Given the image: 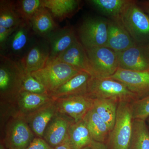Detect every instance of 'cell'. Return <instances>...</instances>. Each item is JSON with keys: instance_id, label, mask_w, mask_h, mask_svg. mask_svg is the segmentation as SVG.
Returning <instances> with one entry per match:
<instances>
[{"instance_id": "cell-10", "label": "cell", "mask_w": 149, "mask_h": 149, "mask_svg": "<svg viewBox=\"0 0 149 149\" xmlns=\"http://www.w3.org/2000/svg\"><path fill=\"white\" fill-rule=\"evenodd\" d=\"M116 54L119 68L133 71H149L147 45L136 44Z\"/></svg>"}, {"instance_id": "cell-24", "label": "cell", "mask_w": 149, "mask_h": 149, "mask_svg": "<svg viewBox=\"0 0 149 149\" xmlns=\"http://www.w3.org/2000/svg\"><path fill=\"white\" fill-rule=\"evenodd\" d=\"M83 120L91 133L93 141L104 143L110 131L106 123L92 108L86 114Z\"/></svg>"}, {"instance_id": "cell-28", "label": "cell", "mask_w": 149, "mask_h": 149, "mask_svg": "<svg viewBox=\"0 0 149 149\" xmlns=\"http://www.w3.org/2000/svg\"><path fill=\"white\" fill-rule=\"evenodd\" d=\"M23 21L15 9L14 1H0V26L14 28L17 27Z\"/></svg>"}, {"instance_id": "cell-37", "label": "cell", "mask_w": 149, "mask_h": 149, "mask_svg": "<svg viewBox=\"0 0 149 149\" xmlns=\"http://www.w3.org/2000/svg\"><path fill=\"white\" fill-rule=\"evenodd\" d=\"M82 149H93L91 146H88L85 147V148H83Z\"/></svg>"}, {"instance_id": "cell-23", "label": "cell", "mask_w": 149, "mask_h": 149, "mask_svg": "<svg viewBox=\"0 0 149 149\" xmlns=\"http://www.w3.org/2000/svg\"><path fill=\"white\" fill-rule=\"evenodd\" d=\"M93 141L84 120L73 122L70 127L66 142L72 149H82L91 146Z\"/></svg>"}, {"instance_id": "cell-18", "label": "cell", "mask_w": 149, "mask_h": 149, "mask_svg": "<svg viewBox=\"0 0 149 149\" xmlns=\"http://www.w3.org/2000/svg\"><path fill=\"white\" fill-rule=\"evenodd\" d=\"M77 40L75 31L72 26H66L56 30L47 40L50 49L49 61L58 56Z\"/></svg>"}, {"instance_id": "cell-7", "label": "cell", "mask_w": 149, "mask_h": 149, "mask_svg": "<svg viewBox=\"0 0 149 149\" xmlns=\"http://www.w3.org/2000/svg\"><path fill=\"white\" fill-rule=\"evenodd\" d=\"M80 42L85 49L105 47L108 35V20L102 17H88L78 29Z\"/></svg>"}, {"instance_id": "cell-8", "label": "cell", "mask_w": 149, "mask_h": 149, "mask_svg": "<svg viewBox=\"0 0 149 149\" xmlns=\"http://www.w3.org/2000/svg\"><path fill=\"white\" fill-rule=\"evenodd\" d=\"M85 50L94 72L93 77H109L118 69L117 54L111 49L100 47Z\"/></svg>"}, {"instance_id": "cell-3", "label": "cell", "mask_w": 149, "mask_h": 149, "mask_svg": "<svg viewBox=\"0 0 149 149\" xmlns=\"http://www.w3.org/2000/svg\"><path fill=\"white\" fill-rule=\"evenodd\" d=\"M120 19L134 42L146 45L149 41V16L138 4L130 0L120 15Z\"/></svg>"}, {"instance_id": "cell-27", "label": "cell", "mask_w": 149, "mask_h": 149, "mask_svg": "<svg viewBox=\"0 0 149 149\" xmlns=\"http://www.w3.org/2000/svg\"><path fill=\"white\" fill-rule=\"evenodd\" d=\"M128 149H149V129L146 121L134 119Z\"/></svg>"}, {"instance_id": "cell-25", "label": "cell", "mask_w": 149, "mask_h": 149, "mask_svg": "<svg viewBox=\"0 0 149 149\" xmlns=\"http://www.w3.org/2000/svg\"><path fill=\"white\" fill-rule=\"evenodd\" d=\"M119 102L112 99H95L93 108L111 132L114 127Z\"/></svg>"}, {"instance_id": "cell-31", "label": "cell", "mask_w": 149, "mask_h": 149, "mask_svg": "<svg viewBox=\"0 0 149 149\" xmlns=\"http://www.w3.org/2000/svg\"><path fill=\"white\" fill-rule=\"evenodd\" d=\"M133 118L146 121L149 117V95L131 102Z\"/></svg>"}, {"instance_id": "cell-33", "label": "cell", "mask_w": 149, "mask_h": 149, "mask_svg": "<svg viewBox=\"0 0 149 149\" xmlns=\"http://www.w3.org/2000/svg\"><path fill=\"white\" fill-rule=\"evenodd\" d=\"M27 149H54L43 138L35 137Z\"/></svg>"}, {"instance_id": "cell-36", "label": "cell", "mask_w": 149, "mask_h": 149, "mask_svg": "<svg viewBox=\"0 0 149 149\" xmlns=\"http://www.w3.org/2000/svg\"><path fill=\"white\" fill-rule=\"evenodd\" d=\"M54 149H72L70 146L69 144L67 142L58 146L54 148Z\"/></svg>"}, {"instance_id": "cell-19", "label": "cell", "mask_w": 149, "mask_h": 149, "mask_svg": "<svg viewBox=\"0 0 149 149\" xmlns=\"http://www.w3.org/2000/svg\"><path fill=\"white\" fill-rule=\"evenodd\" d=\"M33 32L31 24L22 22L9 38L5 50L8 54L5 55L19 56L28 46Z\"/></svg>"}, {"instance_id": "cell-5", "label": "cell", "mask_w": 149, "mask_h": 149, "mask_svg": "<svg viewBox=\"0 0 149 149\" xmlns=\"http://www.w3.org/2000/svg\"><path fill=\"white\" fill-rule=\"evenodd\" d=\"M81 71L64 63L51 61L43 68L31 74L52 96L62 85Z\"/></svg>"}, {"instance_id": "cell-9", "label": "cell", "mask_w": 149, "mask_h": 149, "mask_svg": "<svg viewBox=\"0 0 149 149\" xmlns=\"http://www.w3.org/2000/svg\"><path fill=\"white\" fill-rule=\"evenodd\" d=\"M94 99L88 94H85L58 98L55 99V101L58 114L77 122L83 120L93 108Z\"/></svg>"}, {"instance_id": "cell-2", "label": "cell", "mask_w": 149, "mask_h": 149, "mask_svg": "<svg viewBox=\"0 0 149 149\" xmlns=\"http://www.w3.org/2000/svg\"><path fill=\"white\" fill-rule=\"evenodd\" d=\"M24 72L19 60L1 54V104L11 103L20 92Z\"/></svg>"}, {"instance_id": "cell-14", "label": "cell", "mask_w": 149, "mask_h": 149, "mask_svg": "<svg viewBox=\"0 0 149 149\" xmlns=\"http://www.w3.org/2000/svg\"><path fill=\"white\" fill-rule=\"evenodd\" d=\"M54 100L50 95L20 91L13 101L8 104L14 111L25 116Z\"/></svg>"}, {"instance_id": "cell-35", "label": "cell", "mask_w": 149, "mask_h": 149, "mask_svg": "<svg viewBox=\"0 0 149 149\" xmlns=\"http://www.w3.org/2000/svg\"><path fill=\"white\" fill-rule=\"evenodd\" d=\"M138 4L146 13L149 15V1L138 2Z\"/></svg>"}, {"instance_id": "cell-34", "label": "cell", "mask_w": 149, "mask_h": 149, "mask_svg": "<svg viewBox=\"0 0 149 149\" xmlns=\"http://www.w3.org/2000/svg\"><path fill=\"white\" fill-rule=\"evenodd\" d=\"M93 149H107L104 143H100L93 141L91 145Z\"/></svg>"}, {"instance_id": "cell-12", "label": "cell", "mask_w": 149, "mask_h": 149, "mask_svg": "<svg viewBox=\"0 0 149 149\" xmlns=\"http://www.w3.org/2000/svg\"><path fill=\"white\" fill-rule=\"evenodd\" d=\"M50 54L49 45L47 40L35 43L19 58L24 72L32 73L42 69L49 61Z\"/></svg>"}, {"instance_id": "cell-22", "label": "cell", "mask_w": 149, "mask_h": 149, "mask_svg": "<svg viewBox=\"0 0 149 149\" xmlns=\"http://www.w3.org/2000/svg\"><path fill=\"white\" fill-rule=\"evenodd\" d=\"M30 24L33 32L46 40L59 29L50 12L43 6L35 14Z\"/></svg>"}, {"instance_id": "cell-40", "label": "cell", "mask_w": 149, "mask_h": 149, "mask_svg": "<svg viewBox=\"0 0 149 149\" xmlns=\"http://www.w3.org/2000/svg\"><path fill=\"white\" fill-rule=\"evenodd\" d=\"M147 47H148V50L149 53V43L148 45H147Z\"/></svg>"}, {"instance_id": "cell-38", "label": "cell", "mask_w": 149, "mask_h": 149, "mask_svg": "<svg viewBox=\"0 0 149 149\" xmlns=\"http://www.w3.org/2000/svg\"><path fill=\"white\" fill-rule=\"evenodd\" d=\"M1 149H6V148H5L2 145H1Z\"/></svg>"}, {"instance_id": "cell-6", "label": "cell", "mask_w": 149, "mask_h": 149, "mask_svg": "<svg viewBox=\"0 0 149 149\" xmlns=\"http://www.w3.org/2000/svg\"><path fill=\"white\" fill-rule=\"evenodd\" d=\"M133 120L131 102H119L114 127L109 135L112 149H128L133 132Z\"/></svg>"}, {"instance_id": "cell-32", "label": "cell", "mask_w": 149, "mask_h": 149, "mask_svg": "<svg viewBox=\"0 0 149 149\" xmlns=\"http://www.w3.org/2000/svg\"><path fill=\"white\" fill-rule=\"evenodd\" d=\"M17 27L6 28L0 26V48L1 51L5 50L6 46L9 38Z\"/></svg>"}, {"instance_id": "cell-17", "label": "cell", "mask_w": 149, "mask_h": 149, "mask_svg": "<svg viewBox=\"0 0 149 149\" xmlns=\"http://www.w3.org/2000/svg\"><path fill=\"white\" fill-rule=\"evenodd\" d=\"M57 113L54 100L25 117L35 137L43 138L48 124Z\"/></svg>"}, {"instance_id": "cell-26", "label": "cell", "mask_w": 149, "mask_h": 149, "mask_svg": "<svg viewBox=\"0 0 149 149\" xmlns=\"http://www.w3.org/2000/svg\"><path fill=\"white\" fill-rule=\"evenodd\" d=\"M130 0H91L88 3L109 19H119Z\"/></svg>"}, {"instance_id": "cell-13", "label": "cell", "mask_w": 149, "mask_h": 149, "mask_svg": "<svg viewBox=\"0 0 149 149\" xmlns=\"http://www.w3.org/2000/svg\"><path fill=\"white\" fill-rule=\"evenodd\" d=\"M52 61L64 63L80 71L88 72L92 76H94V72L86 50L78 40L67 49Z\"/></svg>"}, {"instance_id": "cell-1", "label": "cell", "mask_w": 149, "mask_h": 149, "mask_svg": "<svg viewBox=\"0 0 149 149\" xmlns=\"http://www.w3.org/2000/svg\"><path fill=\"white\" fill-rule=\"evenodd\" d=\"M1 112L4 123L2 145L7 149H27L35 136L25 116L10 109Z\"/></svg>"}, {"instance_id": "cell-39", "label": "cell", "mask_w": 149, "mask_h": 149, "mask_svg": "<svg viewBox=\"0 0 149 149\" xmlns=\"http://www.w3.org/2000/svg\"><path fill=\"white\" fill-rule=\"evenodd\" d=\"M147 120H148V128L149 129V117L147 119Z\"/></svg>"}, {"instance_id": "cell-15", "label": "cell", "mask_w": 149, "mask_h": 149, "mask_svg": "<svg viewBox=\"0 0 149 149\" xmlns=\"http://www.w3.org/2000/svg\"><path fill=\"white\" fill-rule=\"evenodd\" d=\"M73 122L69 118L57 113L48 124L43 139L54 148L65 143L70 127Z\"/></svg>"}, {"instance_id": "cell-16", "label": "cell", "mask_w": 149, "mask_h": 149, "mask_svg": "<svg viewBox=\"0 0 149 149\" xmlns=\"http://www.w3.org/2000/svg\"><path fill=\"white\" fill-rule=\"evenodd\" d=\"M136 45L120 19H108V35L106 47L118 53Z\"/></svg>"}, {"instance_id": "cell-29", "label": "cell", "mask_w": 149, "mask_h": 149, "mask_svg": "<svg viewBox=\"0 0 149 149\" xmlns=\"http://www.w3.org/2000/svg\"><path fill=\"white\" fill-rule=\"evenodd\" d=\"M14 6L22 19L30 24L35 14L42 7V0L14 1Z\"/></svg>"}, {"instance_id": "cell-30", "label": "cell", "mask_w": 149, "mask_h": 149, "mask_svg": "<svg viewBox=\"0 0 149 149\" xmlns=\"http://www.w3.org/2000/svg\"><path fill=\"white\" fill-rule=\"evenodd\" d=\"M20 91L50 95L46 88L39 80L32 76L31 73L25 72L22 78Z\"/></svg>"}, {"instance_id": "cell-20", "label": "cell", "mask_w": 149, "mask_h": 149, "mask_svg": "<svg viewBox=\"0 0 149 149\" xmlns=\"http://www.w3.org/2000/svg\"><path fill=\"white\" fill-rule=\"evenodd\" d=\"M92 76L88 72L81 71L62 85L52 96L57 99L88 94V85Z\"/></svg>"}, {"instance_id": "cell-4", "label": "cell", "mask_w": 149, "mask_h": 149, "mask_svg": "<svg viewBox=\"0 0 149 149\" xmlns=\"http://www.w3.org/2000/svg\"><path fill=\"white\" fill-rule=\"evenodd\" d=\"M88 94L94 99H112L119 102H132L139 99L124 84L109 77L92 76L88 85Z\"/></svg>"}, {"instance_id": "cell-11", "label": "cell", "mask_w": 149, "mask_h": 149, "mask_svg": "<svg viewBox=\"0 0 149 149\" xmlns=\"http://www.w3.org/2000/svg\"><path fill=\"white\" fill-rule=\"evenodd\" d=\"M109 77L124 84L139 99L149 95V71H133L118 68Z\"/></svg>"}, {"instance_id": "cell-21", "label": "cell", "mask_w": 149, "mask_h": 149, "mask_svg": "<svg viewBox=\"0 0 149 149\" xmlns=\"http://www.w3.org/2000/svg\"><path fill=\"white\" fill-rule=\"evenodd\" d=\"M80 3L77 0H42L43 6L60 22L72 17L81 8Z\"/></svg>"}]
</instances>
